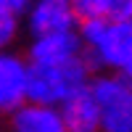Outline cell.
<instances>
[{"mask_svg":"<svg viewBox=\"0 0 132 132\" xmlns=\"http://www.w3.org/2000/svg\"><path fill=\"white\" fill-rule=\"evenodd\" d=\"M93 66L85 56L71 58L61 66H42L29 63L27 77V101L45 103V106H61L66 98L77 90H85L90 85Z\"/></svg>","mask_w":132,"mask_h":132,"instance_id":"cell-1","label":"cell"},{"mask_svg":"<svg viewBox=\"0 0 132 132\" xmlns=\"http://www.w3.org/2000/svg\"><path fill=\"white\" fill-rule=\"evenodd\" d=\"M87 90L101 114V132H132V79L122 71H93Z\"/></svg>","mask_w":132,"mask_h":132,"instance_id":"cell-2","label":"cell"},{"mask_svg":"<svg viewBox=\"0 0 132 132\" xmlns=\"http://www.w3.org/2000/svg\"><path fill=\"white\" fill-rule=\"evenodd\" d=\"M93 71H122L132 56V16L106 19L103 32L90 48L82 50Z\"/></svg>","mask_w":132,"mask_h":132,"instance_id":"cell-3","label":"cell"},{"mask_svg":"<svg viewBox=\"0 0 132 132\" xmlns=\"http://www.w3.org/2000/svg\"><path fill=\"white\" fill-rule=\"evenodd\" d=\"M24 56L29 63L42 66H61L71 58L82 56V42L74 29H58V32H42V35H29V42L24 48Z\"/></svg>","mask_w":132,"mask_h":132,"instance_id":"cell-4","label":"cell"},{"mask_svg":"<svg viewBox=\"0 0 132 132\" xmlns=\"http://www.w3.org/2000/svg\"><path fill=\"white\" fill-rule=\"evenodd\" d=\"M27 77L29 61L16 48L0 50V116L11 114L27 101Z\"/></svg>","mask_w":132,"mask_h":132,"instance_id":"cell-5","label":"cell"},{"mask_svg":"<svg viewBox=\"0 0 132 132\" xmlns=\"http://www.w3.org/2000/svg\"><path fill=\"white\" fill-rule=\"evenodd\" d=\"M79 16L71 5V0H32L27 13L21 16V24L29 35L42 32H58V29H74Z\"/></svg>","mask_w":132,"mask_h":132,"instance_id":"cell-6","label":"cell"},{"mask_svg":"<svg viewBox=\"0 0 132 132\" xmlns=\"http://www.w3.org/2000/svg\"><path fill=\"white\" fill-rule=\"evenodd\" d=\"M5 132H66L58 106H45L35 101H24L11 114L3 116Z\"/></svg>","mask_w":132,"mask_h":132,"instance_id":"cell-7","label":"cell"},{"mask_svg":"<svg viewBox=\"0 0 132 132\" xmlns=\"http://www.w3.org/2000/svg\"><path fill=\"white\" fill-rule=\"evenodd\" d=\"M66 132H98L101 129V114H98L95 98L90 90H77L58 106Z\"/></svg>","mask_w":132,"mask_h":132,"instance_id":"cell-8","label":"cell"},{"mask_svg":"<svg viewBox=\"0 0 132 132\" xmlns=\"http://www.w3.org/2000/svg\"><path fill=\"white\" fill-rule=\"evenodd\" d=\"M79 19H114L127 16V0H71Z\"/></svg>","mask_w":132,"mask_h":132,"instance_id":"cell-9","label":"cell"},{"mask_svg":"<svg viewBox=\"0 0 132 132\" xmlns=\"http://www.w3.org/2000/svg\"><path fill=\"white\" fill-rule=\"evenodd\" d=\"M19 35H21V19L8 13L5 8H0V50L16 48Z\"/></svg>","mask_w":132,"mask_h":132,"instance_id":"cell-10","label":"cell"},{"mask_svg":"<svg viewBox=\"0 0 132 132\" xmlns=\"http://www.w3.org/2000/svg\"><path fill=\"white\" fill-rule=\"evenodd\" d=\"M32 5V0H0V8H5L8 13H13V16H24L27 13V8Z\"/></svg>","mask_w":132,"mask_h":132,"instance_id":"cell-11","label":"cell"},{"mask_svg":"<svg viewBox=\"0 0 132 132\" xmlns=\"http://www.w3.org/2000/svg\"><path fill=\"white\" fill-rule=\"evenodd\" d=\"M122 74L127 77V79H132V56H129V61H127V63L122 66Z\"/></svg>","mask_w":132,"mask_h":132,"instance_id":"cell-12","label":"cell"},{"mask_svg":"<svg viewBox=\"0 0 132 132\" xmlns=\"http://www.w3.org/2000/svg\"><path fill=\"white\" fill-rule=\"evenodd\" d=\"M127 16H132V0H127Z\"/></svg>","mask_w":132,"mask_h":132,"instance_id":"cell-13","label":"cell"},{"mask_svg":"<svg viewBox=\"0 0 132 132\" xmlns=\"http://www.w3.org/2000/svg\"><path fill=\"white\" fill-rule=\"evenodd\" d=\"M0 132H5V127H3V116H0Z\"/></svg>","mask_w":132,"mask_h":132,"instance_id":"cell-14","label":"cell"},{"mask_svg":"<svg viewBox=\"0 0 132 132\" xmlns=\"http://www.w3.org/2000/svg\"><path fill=\"white\" fill-rule=\"evenodd\" d=\"M98 132H101V129H98Z\"/></svg>","mask_w":132,"mask_h":132,"instance_id":"cell-15","label":"cell"}]
</instances>
